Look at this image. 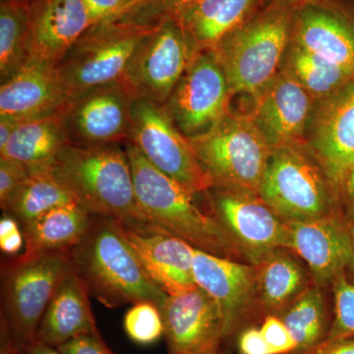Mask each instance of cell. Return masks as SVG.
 <instances>
[{
	"label": "cell",
	"instance_id": "cell-1",
	"mask_svg": "<svg viewBox=\"0 0 354 354\" xmlns=\"http://www.w3.org/2000/svg\"><path fill=\"white\" fill-rule=\"evenodd\" d=\"M69 260L90 295L106 308L139 301L160 308L169 297L149 278L124 225L115 218L92 215L83 239L69 251Z\"/></svg>",
	"mask_w": 354,
	"mask_h": 354
},
{
	"label": "cell",
	"instance_id": "cell-2",
	"mask_svg": "<svg viewBox=\"0 0 354 354\" xmlns=\"http://www.w3.org/2000/svg\"><path fill=\"white\" fill-rule=\"evenodd\" d=\"M135 195L153 225L187 241L198 250L247 263L227 230L195 202V195L147 160L131 142L124 143Z\"/></svg>",
	"mask_w": 354,
	"mask_h": 354
},
{
	"label": "cell",
	"instance_id": "cell-3",
	"mask_svg": "<svg viewBox=\"0 0 354 354\" xmlns=\"http://www.w3.org/2000/svg\"><path fill=\"white\" fill-rule=\"evenodd\" d=\"M51 169L92 215L115 218L125 227L153 225L139 208L131 167L120 145L68 144L58 153Z\"/></svg>",
	"mask_w": 354,
	"mask_h": 354
},
{
	"label": "cell",
	"instance_id": "cell-4",
	"mask_svg": "<svg viewBox=\"0 0 354 354\" xmlns=\"http://www.w3.org/2000/svg\"><path fill=\"white\" fill-rule=\"evenodd\" d=\"M297 3L270 0L211 50L223 67L232 97L253 99L279 73L290 44Z\"/></svg>",
	"mask_w": 354,
	"mask_h": 354
},
{
	"label": "cell",
	"instance_id": "cell-5",
	"mask_svg": "<svg viewBox=\"0 0 354 354\" xmlns=\"http://www.w3.org/2000/svg\"><path fill=\"white\" fill-rule=\"evenodd\" d=\"M258 194L286 221L342 215L339 188L306 142L272 149Z\"/></svg>",
	"mask_w": 354,
	"mask_h": 354
},
{
	"label": "cell",
	"instance_id": "cell-6",
	"mask_svg": "<svg viewBox=\"0 0 354 354\" xmlns=\"http://www.w3.org/2000/svg\"><path fill=\"white\" fill-rule=\"evenodd\" d=\"M187 139L213 186L259 193L272 149L247 111L230 109L211 131Z\"/></svg>",
	"mask_w": 354,
	"mask_h": 354
},
{
	"label": "cell",
	"instance_id": "cell-7",
	"mask_svg": "<svg viewBox=\"0 0 354 354\" xmlns=\"http://www.w3.org/2000/svg\"><path fill=\"white\" fill-rule=\"evenodd\" d=\"M69 263V251L18 255L2 262L0 326L16 346L25 349L36 341L44 312Z\"/></svg>",
	"mask_w": 354,
	"mask_h": 354
},
{
	"label": "cell",
	"instance_id": "cell-8",
	"mask_svg": "<svg viewBox=\"0 0 354 354\" xmlns=\"http://www.w3.org/2000/svg\"><path fill=\"white\" fill-rule=\"evenodd\" d=\"M153 27L118 19L91 26L57 65L68 97L121 80L140 41Z\"/></svg>",
	"mask_w": 354,
	"mask_h": 354
},
{
	"label": "cell",
	"instance_id": "cell-9",
	"mask_svg": "<svg viewBox=\"0 0 354 354\" xmlns=\"http://www.w3.org/2000/svg\"><path fill=\"white\" fill-rule=\"evenodd\" d=\"M129 141L156 169L193 194H203L213 187L189 141L176 127L164 104L134 97Z\"/></svg>",
	"mask_w": 354,
	"mask_h": 354
},
{
	"label": "cell",
	"instance_id": "cell-10",
	"mask_svg": "<svg viewBox=\"0 0 354 354\" xmlns=\"http://www.w3.org/2000/svg\"><path fill=\"white\" fill-rule=\"evenodd\" d=\"M195 55L183 26L165 17L140 41L121 81L133 97L165 104Z\"/></svg>",
	"mask_w": 354,
	"mask_h": 354
},
{
	"label": "cell",
	"instance_id": "cell-11",
	"mask_svg": "<svg viewBox=\"0 0 354 354\" xmlns=\"http://www.w3.org/2000/svg\"><path fill=\"white\" fill-rule=\"evenodd\" d=\"M203 195L207 213L227 230L248 264H258L274 249L286 248V221L259 194L213 186Z\"/></svg>",
	"mask_w": 354,
	"mask_h": 354
},
{
	"label": "cell",
	"instance_id": "cell-12",
	"mask_svg": "<svg viewBox=\"0 0 354 354\" xmlns=\"http://www.w3.org/2000/svg\"><path fill=\"white\" fill-rule=\"evenodd\" d=\"M232 95L213 51L197 53L164 104L186 138L211 131L230 111Z\"/></svg>",
	"mask_w": 354,
	"mask_h": 354
},
{
	"label": "cell",
	"instance_id": "cell-13",
	"mask_svg": "<svg viewBox=\"0 0 354 354\" xmlns=\"http://www.w3.org/2000/svg\"><path fill=\"white\" fill-rule=\"evenodd\" d=\"M133 100L121 80L69 97L62 115L70 144L95 147L127 143L131 133Z\"/></svg>",
	"mask_w": 354,
	"mask_h": 354
},
{
	"label": "cell",
	"instance_id": "cell-14",
	"mask_svg": "<svg viewBox=\"0 0 354 354\" xmlns=\"http://www.w3.org/2000/svg\"><path fill=\"white\" fill-rule=\"evenodd\" d=\"M291 43L354 72V0L297 3Z\"/></svg>",
	"mask_w": 354,
	"mask_h": 354
},
{
	"label": "cell",
	"instance_id": "cell-15",
	"mask_svg": "<svg viewBox=\"0 0 354 354\" xmlns=\"http://www.w3.org/2000/svg\"><path fill=\"white\" fill-rule=\"evenodd\" d=\"M193 271L198 288L220 309L225 344L251 325L255 297V266L195 249Z\"/></svg>",
	"mask_w": 354,
	"mask_h": 354
},
{
	"label": "cell",
	"instance_id": "cell-16",
	"mask_svg": "<svg viewBox=\"0 0 354 354\" xmlns=\"http://www.w3.org/2000/svg\"><path fill=\"white\" fill-rule=\"evenodd\" d=\"M316 101L290 72L281 68L252 99L247 113L271 149L305 142Z\"/></svg>",
	"mask_w": 354,
	"mask_h": 354
},
{
	"label": "cell",
	"instance_id": "cell-17",
	"mask_svg": "<svg viewBox=\"0 0 354 354\" xmlns=\"http://www.w3.org/2000/svg\"><path fill=\"white\" fill-rule=\"evenodd\" d=\"M160 311L167 354H225L223 316L201 288L169 295Z\"/></svg>",
	"mask_w": 354,
	"mask_h": 354
},
{
	"label": "cell",
	"instance_id": "cell-18",
	"mask_svg": "<svg viewBox=\"0 0 354 354\" xmlns=\"http://www.w3.org/2000/svg\"><path fill=\"white\" fill-rule=\"evenodd\" d=\"M286 223V248L304 261L315 283L330 288L354 257V232L348 220L335 215Z\"/></svg>",
	"mask_w": 354,
	"mask_h": 354
},
{
	"label": "cell",
	"instance_id": "cell-19",
	"mask_svg": "<svg viewBox=\"0 0 354 354\" xmlns=\"http://www.w3.org/2000/svg\"><path fill=\"white\" fill-rule=\"evenodd\" d=\"M305 142L339 188L354 162V80L316 102Z\"/></svg>",
	"mask_w": 354,
	"mask_h": 354
},
{
	"label": "cell",
	"instance_id": "cell-20",
	"mask_svg": "<svg viewBox=\"0 0 354 354\" xmlns=\"http://www.w3.org/2000/svg\"><path fill=\"white\" fill-rule=\"evenodd\" d=\"M124 230L149 278L158 288L169 297L196 290L195 247L155 225H124Z\"/></svg>",
	"mask_w": 354,
	"mask_h": 354
},
{
	"label": "cell",
	"instance_id": "cell-21",
	"mask_svg": "<svg viewBox=\"0 0 354 354\" xmlns=\"http://www.w3.org/2000/svg\"><path fill=\"white\" fill-rule=\"evenodd\" d=\"M27 11L30 57L55 66L94 25L83 0H30Z\"/></svg>",
	"mask_w": 354,
	"mask_h": 354
},
{
	"label": "cell",
	"instance_id": "cell-22",
	"mask_svg": "<svg viewBox=\"0 0 354 354\" xmlns=\"http://www.w3.org/2000/svg\"><path fill=\"white\" fill-rule=\"evenodd\" d=\"M57 66L30 57L0 88V116L24 121L62 111L68 102Z\"/></svg>",
	"mask_w": 354,
	"mask_h": 354
},
{
	"label": "cell",
	"instance_id": "cell-23",
	"mask_svg": "<svg viewBox=\"0 0 354 354\" xmlns=\"http://www.w3.org/2000/svg\"><path fill=\"white\" fill-rule=\"evenodd\" d=\"M255 266V297L251 325L257 326L266 317L279 315L314 279L308 267L286 248L267 254Z\"/></svg>",
	"mask_w": 354,
	"mask_h": 354
},
{
	"label": "cell",
	"instance_id": "cell-24",
	"mask_svg": "<svg viewBox=\"0 0 354 354\" xmlns=\"http://www.w3.org/2000/svg\"><path fill=\"white\" fill-rule=\"evenodd\" d=\"M90 295L85 281L69 263L44 312L37 339L57 348L79 335L97 332Z\"/></svg>",
	"mask_w": 354,
	"mask_h": 354
},
{
	"label": "cell",
	"instance_id": "cell-25",
	"mask_svg": "<svg viewBox=\"0 0 354 354\" xmlns=\"http://www.w3.org/2000/svg\"><path fill=\"white\" fill-rule=\"evenodd\" d=\"M270 0H197L172 14L193 50L211 51L230 32L251 19Z\"/></svg>",
	"mask_w": 354,
	"mask_h": 354
},
{
	"label": "cell",
	"instance_id": "cell-26",
	"mask_svg": "<svg viewBox=\"0 0 354 354\" xmlns=\"http://www.w3.org/2000/svg\"><path fill=\"white\" fill-rule=\"evenodd\" d=\"M92 214L77 202L55 207L22 227L25 239L21 257L51 251H70L83 239Z\"/></svg>",
	"mask_w": 354,
	"mask_h": 354
},
{
	"label": "cell",
	"instance_id": "cell-27",
	"mask_svg": "<svg viewBox=\"0 0 354 354\" xmlns=\"http://www.w3.org/2000/svg\"><path fill=\"white\" fill-rule=\"evenodd\" d=\"M70 144L62 111L21 121L0 157L10 158L28 169L53 164L58 153Z\"/></svg>",
	"mask_w": 354,
	"mask_h": 354
},
{
	"label": "cell",
	"instance_id": "cell-28",
	"mask_svg": "<svg viewBox=\"0 0 354 354\" xmlns=\"http://www.w3.org/2000/svg\"><path fill=\"white\" fill-rule=\"evenodd\" d=\"M328 288L313 281L278 315L297 344V349L291 354L305 353L327 339L333 321Z\"/></svg>",
	"mask_w": 354,
	"mask_h": 354
},
{
	"label": "cell",
	"instance_id": "cell-29",
	"mask_svg": "<svg viewBox=\"0 0 354 354\" xmlns=\"http://www.w3.org/2000/svg\"><path fill=\"white\" fill-rule=\"evenodd\" d=\"M29 172L27 180L2 211L14 216L21 227L55 207L76 202L72 193L55 176L51 165L32 167Z\"/></svg>",
	"mask_w": 354,
	"mask_h": 354
},
{
	"label": "cell",
	"instance_id": "cell-30",
	"mask_svg": "<svg viewBox=\"0 0 354 354\" xmlns=\"http://www.w3.org/2000/svg\"><path fill=\"white\" fill-rule=\"evenodd\" d=\"M281 68L290 72L316 102L332 97L354 80V72L291 43Z\"/></svg>",
	"mask_w": 354,
	"mask_h": 354
},
{
	"label": "cell",
	"instance_id": "cell-31",
	"mask_svg": "<svg viewBox=\"0 0 354 354\" xmlns=\"http://www.w3.org/2000/svg\"><path fill=\"white\" fill-rule=\"evenodd\" d=\"M30 58L27 3H0V81L12 78Z\"/></svg>",
	"mask_w": 354,
	"mask_h": 354
},
{
	"label": "cell",
	"instance_id": "cell-32",
	"mask_svg": "<svg viewBox=\"0 0 354 354\" xmlns=\"http://www.w3.org/2000/svg\"><path fill=\"white\" fill-rule=\"evenodd\" d=\"M128 339L139 346H152L165 337V324L158 305L152 301L132 304L123 319Z\"/></svg>",
	"mask_w": 354,
	"mask_h": 354
},
{
	"label": "cell",
	"instance_id": "cell-33",
	"mask_svg": "<svg viewBox=\"0 0 354 354\" xmlns=\"http://www.w3.org/2000/svg\"><path fill=\"white\" fill-rule=\"evenodd\" d=\"M333 321L327 339L354 337V286L342 272L330 285Z\"/></svg>",
	"mask_w": 354,
	"mask_h": 354
},
{
	"label": "cell",
	"instance_id": "cell-34",
	"mask_svg": "<svg viewBox=\"0 0 354 354\" xmlns=\"http://www.w3.org/2000/svg\"><path fill=\"white\" fill-rule=\"evenodd\" d=\"M197 0H147L118 14L113 19L132 24L155 26L165 17H169L183 7Z\"/></svg>",
	"mask_w": 354,
	"mask_h": 354
},
{
	"label": "cell",
	"instance_id": "cell-35",
	"mask_svg": "<svg viewBox=\"0 0 354 354\" xmlns=\"http://www.w3.org/2000/svg\"><path fill=\"white\" fill-rule=\"evenodd\" d=\"M29 176V169L26 165L0 157V207L2 211Z\"/></svg>",
	"mask_w": 354,
	"mask_h": 354
},
{
	"label": "cell",
	"instance_id": "cell-36",
	"mask_svg": "<svg viewBox=\"0 0 354 354\" xmlns=\"http://www.w3.org/2000/svg\"><path fill=\"white\" fill-rule=\"evenodd\" d=\"M261 332L272 354H291L297 349V344L286 324L277 315L266 317L260 324Z\"/></svg>",
	"mask_w": 354,
	"mask_h": 354
},
{
	"label": "cell",
	"instance_id": "cell-37",
	"mask_svg": "<svg viewBox=\"0 0 354 354\" xmlns=\"http://www.w3.org/2000/svg\"><path fill=\"white\" fill-rule=\"evenodd\" d=\"M25 239L19 221L3 212L0 218V249L8 257H15L24 251Z\"/></svg>",
	"mask_w": 354,
	"mask_h": 354
},
{
	"label": "cell",
	"instance_id": "cell-38",
	"mask_svg": "<svg viewBox=\"0 0 354 354\" xmlns=\"http://www.w3.org/2000/svg\"><path fill=\"white\" fill-rule=\"evenodd\" d=\"M57 348L62 354H118L109 348L99 330L79 335Z\"/></svg>",
	"mask_w": 354,
	"mask_h": 354
},
{
	"label": "cell",
	"instance_id": "cell-39",
	"mask_svg": "<svg viewBox=\"0 0 354 354\" xmlns=\"http://www.w3.org/2000/svg\"><path fill=\"white\" fill-rule=\"evenodd\" d=\"M239 354H272L265 341L260 327L256 325L244 328L236 335Z\"/></svg>",
	"mask_w": 354,
	"mask_h": 354
},
{
	"label": "cell",
	"instance_id": "cell-40",
	"mask_svg": "<svg viewBox=\"0 0 354 354\" xmlns=\"http://www.w3.org/2000/svg\"><path fill=\"white\" fill-rule=\"evenodd\" d=\"M88 7L93 23L113 19L121 9L120 0H83Z\"/></svg>",
	"mask_w": 354,
	"mask_h": 354
},
{
	"label": "cell",
	"instance_id": "cell-41",
	"mask_svg": "<svg viewBox=\"0 0 354 354\" xmlns=\"http://www.w3.org/2000/svg\"><path fill=\"white\" fill-rule=\"evenodd\" d=\"M339 194L342 215L349 223L354 216V162L339 184Z\"/></svg>",
	"mask_w": 354,
	"mask_h": 354
},
{
	"label": "cell",
	"instance_id": "cell-42",
	"mask_svg": "<svg viewBox=\"0 0 354 354\" xmlns=\"http://www.w3.org/2000/svg\"><path fill=\"white\" fill-rule=\"evenodd\" d=\"M299 354H354V337L326 339L315 348Z\"/></svg>",
	"mask_w": 354,
	"mask_h": 354
},
{
	"label": "cell",
	"instance_id": "cell-43",
	"mask_svg": "<svg viewBox=\"0 0 354 354\" xmlns=\"http://www.w3.org/2000/svg\"><path fill=\"white\" fill-rule=\"evenodd\" d=\"M20 122L21 121L13 120V118L0 116V150L8 143Z\"/></svg>",
	"mask_w": 354,
	"mask_h": 354
},
{
	"label": "cell",
	"instance_id": "cell-44",
	"mask_svg": "<svg viewBox=\"0 0 354 354\" xmlns=\"http://www.w3.org/2000/svg\"><path fill=\"white\" fill-rule=\"evenodd\" d=\"M0 354H27L25 349L16 346L8 333L0 326Z\"/></svg>",
	"mask_w": 354,
	"mask_h": 354
},
{
	"label": "cell",
	"instance_id": "cell-45",
	"mask_svg": "<svg viewBox=\"0 0 354 354\" xmlns=\"http://www.w3.org/2000/svg\"><path fill=\"white\" fill-rule=\"evenodd\" d=\"M25 351L27 354H62L57 351V348L46 346L38 339L25 348Z\"/></svg>",
	"mask_w": 354,
	"mask_h": 354
},
{
	"label": "cell",
	"instance_id": "cell-46",
	"mask_svg": "<svg viewBox=\"0 0 354 354\" xmlns=\"http://www.w3.org/2000/svg\"><path fill=\"white\" fill-rule=\"evenodd\" d=\"M344 274H346V278L349 279L351 283L354 286V257L351 261L348 267L344 270Z\"/></svg>",
	"mask_w": 354,
	"mask_h": 354
},
{
	"label": "cell",
	"instance_id": "cell-47",
	"mask_svg": "<svg viewBox=\"0 0 354 354\" xmlns=\"http://www.w3.org/2000/svg\"><path fill=\"white\" fill-rule=\"evenodd\" d=\"M135 2H136V0H120L121 9L120 13L122 12V11L127 10L129 7H131Z\"/></svg>",
	"mask_w": 354,
	"mask_h": 354
},
{
	"label": "cell",
	"instance_id": "cell-48",
	"mask_svg": "<svg viewBox=\"0 0 354 354\" xmlns=\"http://www.w3.org/2000/svg\"><path fill=\"white\" fill-rule=\"evenodd\" d=\"M1 1H18L22 2V3H28V2L30 1V0H1Z\"/></svg>",
	"mask_w": 354,
	"mask_h": 354
},
{
	"label": "cell",
	"instance_id": "cell-49",
	"mask_svg": "<svg viewBox=\"0 0 354 354\" xmlns=\"http://www.w3.org/2000/svg\"><path fill=\"white\" fill-rule=\"evenodd\" d=\"M291 1H295L297 2V3H299V2L315 1V0H291Z\"/></svg>",
	"mask_w": 354,
	"mask_h": 354
},
{
	"label": "cell",
	"instance_id": "cell-50",
	"mask_svg": "<svg viewBox=\"0 0 354 354\" xmlns=\"http://www.w3.org/2000/svg\"><path fill=\"white\" fill-rule=\"evenodd\" d=\"M144 1H147V0H136V2H135V3L133 4L132 6H136V4L141 3V2H144ZM129 8H130V7H129ZM129 8H128V9H129ZM122 12H123V11H122Z\"/></svg>",
	"mask_w": 354,
	"mask_h": 354
},
{
	"label": "cell",
	"instance_id": "cell-51",
	"mask_svg": "<svg viewBox=\"0 0 354 354\" xmlns=\"http://www.w3.org/2000/svg\"><path fill=\"white\" fill-rule=\"evenodd\" d=\"M349 225H351V227H353V232H354V216L353 218H351V221H349Z\"/></svg>",
	"mask_w": 354,
	"mask_h": 354
}]
</instances>
